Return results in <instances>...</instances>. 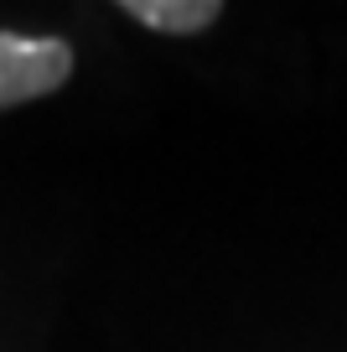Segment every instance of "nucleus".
<instances>
[{
    "mask_svg": "<svg viewBox=\"0 0 347 352\" xmlns=\"http://www.w3.org/2000/svg\"><path fill=\"white\" fill-rule=\"evenodd\" d=\"M120 11L135 16L140 26H151V32L192 36V32H207V26L223 16V6H218V0H125Z\"/></svg>",
    "mask_w": 347,
    "mask_h": 352,
    "instance_id": "2",
    "label": "nucleus"
},
{
    "mask_svg": "<svg viewBox=\"0 0 347 352\" xmlns=\"http://www.w3.org/2000/svg\"><path fill=\"white\" fill-rule=\"evenodd\" d=\"M67 78H73V47L63 36L0 32V114L57 94Z\"/></svg>",
    "mask_w": 347,
    "mask_h": 352,
    "instance_id": "1",
    "label": "nucleus"
}]
</instances>
